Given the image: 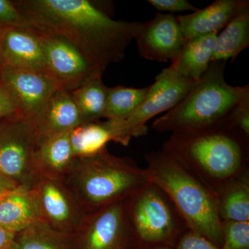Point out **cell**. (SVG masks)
Instances as JSON below:
<instances>
[{"mask_svg":"<svg viewBox=\"0 0 249 249\" xmlns=\"http://www.w3.org/2000/svg\"><path fill=\"white\" fill-rule=\"evenodd\" d=\"M31 27L66 37L94 69L124 58L140 22L115 20L89 0L14 1Z\"/></svg>","mask_w":249,"mask_h":249,"instance_id":"1","label":"cell"},{"mask_svg":"<svg viewBox=\"0 0 249 249\" xmlns=\"http://www.w3.org/2000/svg\"><path fill=\"white\" fill-rule=\"evenodd\" d=\"M162 150L216 196L249 170V138L229 121L209 128L173 132Z\"/></svg>","mask_w":249,"mask_h":249,"instance_id":"2","label":"cell"},{"mask_svg":"<svg viewBox=\"0 0 249 249\" xmlns=\"http://www.w3.org/2000/svg\"><path fill=\"white\" fill-rule=\"evenodd\" d=\"M62 181L87 214L126 200L150 182L145 168L129 157L112 155L107 148L76 158Z\"/></svg>","mask_w":249,"mask_h":249,"instance_id":"3","label":"cell"},{"mask_svg":"<svg viewBox=\"0 0 249 249\" xmlns=\"http://www.w3.org/2000/svg\"><path fill=\"white\" fill-rule=\"evenodd\" d=\"M150 182L166 193L187 227L222 248L217 196L199 178L163 150L145 154Z\"/></svg>","mask_w":249,"mask_h":249,"instance_id":"4","label":"cell"},{"mask_svg":"<svg viewBox=\"0 0 249 249\" xmlns=\"http://www.w3.org/2000/svg\"><path fill=\"white\" fill-rule=\"evenodd\" d=\"M226 62H211L182 101L154 121L152 128L173 133L209 128L229 121L237 103L249 93V86L228 84L224 77Z\"/></svg>","mask_w":249,"mask_h":249,"instance_id":"5","label":"cell"},{"mask_svg":"<svg viewBox=\"0 0 249 249\" xmlns=\"http://www.w3.org/2000/svg\"><path fill=\"white\" fill-rule=\"evenodd\" d=\"M126 211L141 248L165 246L175 249L189 230L166 193L152 182L126 200Z\"/></svg>","mask_w":249,"mask_h":249,"instance_id":"6","label":"cell"},{"mask_svg":"<svg viewBox=\"0 0 249 249\" xmlns=\"http://www.w3.org/2000/svg\"><path fill=\"white\" fill-rule=\"evenodd\" d=\"M38 139L32 118L19 113L0 122V177L31 191L41 179L34 155Z\"/></svg>","mask_w":249,"mask_h":249,"instance_id":"7","label":"cell"},{"mask_svg":"<svg viewBox=\"0 0 249 249\" xmlns=\"http://www.w3.org/2000/svg\"><path fill=\"white\" fill-rule=\"evenodd\" d=\"M126 200L88 214L73 235L76 249H139L127 218Z\"/></svg>","mask_w":249,"mask_h":249,"instance_id":"8","label":"cell"},{"mask_svg":"<svg viewBox=\"0 0 249 249\" xmlns=\"http://www.w3.org/2000/svg\"><path fill=\"white\" fill-rule=\"evenodd\" d=\"M196 83L180 76L169 67L163 69L155 77L150 91L138 109L125 120H120L126 142L129 144L132 137L145 135L147 121L173 109L182 101Z\"/></svg>","mask_w":249,"mask_h":249,"instance_id":"9","label":"cell"},{"mask_svg":"<svg viewBox=\"0 0 249 249\" xmlns=\"http://www.w3.org/2000/svg\"><path fill=\"white\" fill-rule=\"evenodd\" d=\"M32 191L42 222L69 235L78 231L88 214L63 181L41 178Z\"/></svg>","mask_w":249,"mask_h":249,"instance_id":"10","label":"cell"},{"mask_svg":"<svg viewBox=\"0 0 249 249\" xmlns=\"http://www.w3.org/2000/svg\"><path fill=\"white\" fill-rule=\"evenodd\" d=\"M41 32L46 71L58 89L68 91L76 89L96 70L66 37L53 33Z\"/></svg>","mask_w":249,"mask_h":249,"instance_id":"11","label":"cell"},{"mask_svg":"<svg viewBox=\"0 0 249 249\" xmlns=\"http://www.w3.org/2000/svg\"><path fill=\"white\" fill-rule=\"evenodd\" d=\"M0 86L14 101L19 114L33 118L45 106L58 87L44 71L3 65Z\"/></svg>","mask_w":249,"mask_h":249,"instance_id":"12","label":"cell"},{"mask_svg":"<svg viewBox=\"0 0 249 249\" xmlns=\"http://www.w3.org/2000/svg\"><path fill=\"white\" fill-rule=\"evenodd\" d=\"M134 40L141 56L160 62L175 60L186 42L177 16L161 13L141 23Z\"/></svg>","mask_w":249,"mask_h":249,"instance_id":"13","label":"cell"},{"mask_svg":"<svg viewBox=\"0 0 249 249\" xmlns=\"http://www.w3.org/2000/svg\"><path fill=\"white\" fill-rule=\"evenodd\" d=\"M0 53L5 65L47 73L42 32L35 27L0 29Z\"/></svg>","mask_w":249,"mask_h":249,"instance_id":"14","label":"cell"},{"mask_svg":"<svg viewBox=\"0 0 249 249\" xmlns=\"http://www.w3.org/2000/svg\"><path fill=\"white\" fill-rule=\"evenodd\" d=\"M249 9L248 0H216L191 14L177 16L186 41L218 33Z\"/></svg>","mask_w":249,"mask_h":249,"instance_id":"15","label":"cell"},{"mask_svg":"<svg viewBox=\"0 0 249 249\" xmlns=\"http://www.w3.org/2000/svg\"><path fill=\"white\" fill-rule=\"evenodd\" d=\"M38 141L69 133L83 124L70 91L58 89L32 118Z\"/></svg>","mask_w":249,"mask_h":249,"instance_id":"16","label":"cell"},{"mask_svg":"<svg viewBox=\"0 0 249 249\" xmlns=\"http://www.w3.org/2000/svg\"><path fill=\"white\" fill-rule=\"evenodd\" d=\"M34 160L41 178L63 181L76 160L70 132L38 141Z\"/></svg>","mask_w":249,"mask_h":249,"instance_id":"17","label":"cell"},{"mask_svg":"<svg viewBox=\"0 0 249 249\" xmlns=\"http://www.w3.org/2000/svg\"><path fill=\"white\" fill-rule=\"evenodd\" d=\"M40 221L32 190L16 188L0 197V227L18 233Z\"/></svg>","mask_w":249,"mask_h":249,"instance_id":"18","label":"cell"},{"mask_svg":"<svg viewBox=\"0 0 249 249\" xmlns=\"http://www.w3.org/2000/svg\"><path fill=\"white\" fill-rule=\"evenodd\" d=\"M70 139L76 158L96 155L107 148V144L111 142L122 144L120 129L115 119L80 124L70 132Z\"/></svg>","mask_w":249,"mask_h":249,"instance_id":"19","label":"cell"},{"mask_svg":"<svg viewBox=\"0 0 249 249\" xmlns=\"http://www.w3.org/2000/svg\"><path fill=\"white\" fill-rule=\"evenodd\" d=\"M217 35L214 33L186 41L168 67L180 76L197 82L212 62Z\"/></svg>","mask_w":249,"mask_h":249,"instance_id":"20","label":"cell"},{"mask_svg":"<svg viewBox=\"0 0 249 249\" xmlns=\"http://www.w3.org/2000/svg\"><path fill=\"white\" fill-rule=\"evenodd\" d=\"M103 73L99 69L93 70L79 86L70 91L83 124L104 117L107 87L103 83Z\"/></svg>","mask_w":249,"mask_h":249,"instance_id":"21","label":"cell"},{"mask_svg":"<svg viewBox=\"0 0 249 249\" xmlns=\"http://www.w3.org/2000/svg\"><path fill=\"white\" fill-rule=\"evenodd\" d=\"M217 196L222 221L249 222V170L224 185Z\"/></svg>","mask_w":249,"mask_h":249,"instance_id":"22","label":"cell"},{"mask_svg":"<svg viewBox=\"0 0 249 249\" xmlns=\"http://www.w3.org/2000/svg\"><path fill=\"white\" fill-rule=\"evenodd\" d=\"M249 47V9L238 15L218 34L212 62L231 60Z\"/></svg>","mask_w":249,"mask_h":249,"instance_id":"23","label":"cell"},{"mask_svg":"<svg viewBox=\"0 0 249 249\" xmlns=\"http://www.w3.org/2000/svg\"><path fill=\"white\" fill-rule=\"evenodd\" d=\"M14 249H76V246L73 235L40 221L16 234Z\"/></svg>","mask_w":249,"mask_h":249,"instance_id":"24","label":"cell"},{"mask_svg":"<svg viewBox=\"0 0 249 249\" xmlns=\"http://www.w3.org/2000/svg\"><path fill=\"white\" fill-rule=\"evenodd\" d=\"M150 89V85L142 88H127L122 85L107 88L103 119L125 120L143 102Z\"/></svg>","mask_w":249,"mask_h":249,"instance_id":"25","label":"cell"},{"mask_svg":"<svg viewBox=\"0 0 249 249\" xmlns=\"http://www.w3.org/2000/svg\"><path fill=\"white\" fill-rule=\"evenodd\" d=\"M222 249H249V222L222 221Z\"/></svg>","mask_w":249,"mask_h":249,"instance_id":"26","label":"cell"},{"mask_svg":"<svg viewBox=\"0 0 249 249\" xmlns=\"http://www.w3.org/2000/svg\"><path fill=\"white\" fill-rule=\"evenodd\" d=\"M11 27H31L14 1L0 0V29Z\"/></svg>","mask_w":249,"mask_h":249,"instance_id":"27","label":"cell"},{"mask_svg":"<svg viewBox=\"0 0 249 249\" xmlns=\"http://www.w3.org/2000/svg\"><path fill=\"white\" fill-rule=\"evenodd\" d=\"M229 121L249 138V93L237 103Z\"/></svg>","mask_w":249,"mask_h":249,"instance_id":"28","label":"cell"},{"mask_svg":"<svg viewBox=\"0 0 249 249\" xmlns=\"http://www.w3.org/2000/svg\"><path fill=\"white\" fill-rule=\"evenodd\" d=\"M175 249H222L196 232L187 231L178 241Z\"/></svg>","mask_w":249,"mask_h":249,"instance_id":"29","label":"cell"},{"mask_svg":"<svg viewBox=\"0 0 249 249\" xmlns=\"http://www.w3.org/2000/svg\"><path fill=\"white\" fill-rule=\"evenodd\" d=\"M147 2L158 11L170 13L183 11L193 13L199 9L187 0H147Z\"/></svg>","mask_w":249,"mask_h":249,"instance_id":"30","label":"cell"},{"mask_svg":"<svg viewBox=\"0 0 249 249\" xmlns=\"http://www.w3.org/2000/svg\"><path fill=\"white\" fill-rule=\"evenodd\" d=\"M18 112L9 93L0 86V122Z\"/></svg>","mask_w":249,"mask_h":249,"instance_id":"31","label":"cell"},{"mask_svg":"<svg viewBox=\"0 0 249 249\" xmlns=\"http://www.w3.org/2000/svg\"><path fill=\"white\" fill-rule=\"evenodd\" d=\"M16 234L0 227V249H14Z\"/></svg>","mask_w":249,"mask_h":249,"instance_id":"32","label":"cell"},{"mask_svg":"<svg viewBox=\"0 0 249 249\" xmlns=\"http://www.w3.org/2000/svg\"><path fill=\"white\" fill-rule=\"evenodd\" d=\"M16 188L14 185L11 184L7 181L0 177V197L9 193L10 191Z\"/></svg>","mask_w":249,"mask_h":249,"instance_id":"33","label":"cell"},{"mask_svg":"<svg viewBox=\"0 0 249 249\" xmlns=\"http://www.w3.org/2000/svg\"><path fill=\"white\" fill-rule=\"evenodd\" d=\"M139 249H174L169 247H165V246H155V247H142Z\"/></svg>","mask_w":249,"mask_h":249,"instance_id":"34","label":"cell"},{"mask_svg":"<svg viewBox=\"0 0 249 249\" xmlns=\"http://www.w3.org/2000/svg\"><path fill=\"white\" fill-rule=\"evenodd\" d=\"M3 65H4V62H3L2 58H1V53H0V69L2 67Z\"/></svg>","mask_w":249,"mask_h":249,"instance_id":"35","label":"cell"},{"mask_svg":"<svg viewBox=\"0 0 249 249\" xmlns=\"http://www.w3.org/2000/svg\"><path fill=\"white\" fill-rule=\"evenodd\" d=\"M139 248H140V247H139Z\"/></svg>","mask_w":249,"mask_h":249,"instance_id":"36","label":"cell"}]
</instances>
